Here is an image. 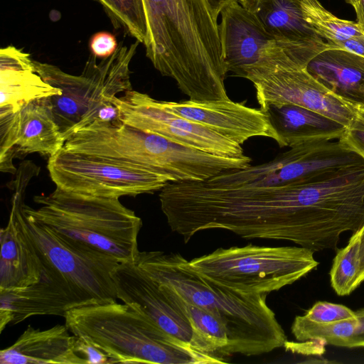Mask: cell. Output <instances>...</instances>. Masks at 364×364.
Returning <instances> with one entry per match:
<instances>
[{
	"mask_svg": "<svg viewBox=\"0 0 364 364\" xmlns=\"http://www.w3.org/2000/svg\"><path fill=\"white\" fill-rule=\"evenodd\" d=\"M112 276L117 299L136 307L173 338L200 351L187 318L171 304L157 283L135 262L120 263Z\"/></svg>",
	"mask_w": 364,
	"mask_h": 364,
	"instance_id": "cell-16",
	"label": "cell"
},
{
	"mask_svg": "<svg viewBox=\"0 0 364 364\" xmlns=\"http://www.w3.org/2000/svg\"><path fill=\"white\" fill-rule=\"evenodd\" d=\"M273 160L237 172L242 188H263L328 176L364 166V159L341 139L289 147Z\"/></svg>",
	"mask_w": 364,
	"mask_h": 364,
	"instance_id": "cell-10",
	"label": "cell"
},
{
	"mask_svg": "<svg viewBox=\"0 0 364 364\" xmlns=\"http://www.w3.org/2000/svg\"><path fill=\"white\" fill-rule=\"evenodd\" d=\"M346 1L353 7L357 22L364 30V0H346Z\"/></svg>",
	"mask_w": 364,
	"mask_h": 364,
	"instance_id": "cell-31",
	"label": "cell"
},
{
	"mask_svg": "<svg viewBox=\"0 0 364 364\" xmlns=\"http://www.w3.org/2000/svg\"><path fill=\"white\" fill-rule=\"evenodd\" d=\"M146 55L192 100L229 99L219 23L206 0H143Z\"/></svg>",
	"mask_w": 364,
	"mask_h": 364,
	"instance_id": "cell-1",
	"label": "cell"
},
{
	"mask_svg": "<svg viewBox=\"0 0 364 364\" xmlns=\"http://www.w3.org/2000/svg\"><path fill=\"white\" fill-rule=\"evenodd\" d=\"M112 102L119 110V120L176 144L226 157L243 158L242 146L193 121L164 108L159 100L147 94L129 90Z\"/></svg>",
	"mask_w": 364,
	"mask_h": 364,
	"instance_id": "cell-11",
	"label": "cell"
},
{
	"mask_svg": "<svg viewBox=\"0 0 364 364\" xmlns=\"http://www.w3.org/2000/svg\"><path fill=\"white\" fill-rule=\"evenodd\" d=\"M355 317L330 323L311 321L296 316L291 331L298 341L321 339L325 344L344 348H364V307Z\"/></svg>",
	"mask_w": 364,
	"mask_h": 364,
	"instance_id": "cell-22",
	"label": "cell"
},
{
	"mask_svg": "<svg viewBox=\"0 0 364 364\" xmlns=\"http://www.w3.org/2000/svg\"><path fill=\"white\" fill-rule=\"evenodd\" d=\"M51 180L62 190L100 197H135L161 191L168 182L152 172L63 147L48 158Z\"/></svg>",
	"mask_w": 364,
	"mask_h": 364,
	"instance_id": "cell-8",
	"label": "cell"
},
{
	"mask_svg": "<svg viewBox=\"0 0 364 364\" xmlns=\"http://www.w3.org/2000/svg\"><path fill=\"white\" fill-rule=\"evenodd\" d=\"M159 103L168 111L198 123L240 145L252 137L262 136L270 138L279 147H284L268 114L260 108L250 107L230 99L159 100Z\"/></svg>",
	"mask_w": 364,
	"mask_h": 364,
	"instance_id": "cell-14",
	"label": "cell"
},
{
	"mask_svg": "<svg viewBox=\"0 0 364 364\" xmlns=\"http://www.w3.org/2000/svg\"><path fill=\"white\" fill-rule=\"evenodd\" d=\"M208 3L211 10L214 15L218 18L220 14L221 11L228 6L229 4L234 2H240V0H206Z\"/></svg>",
	"mask_w": 364,
	"mask_h": 364,
	"instance_id": "cell-32",
	"label": "cell"
},
{
	"mask_svg": "<svg viewBox=\"0 0 364 364\" xmlns=\"http://www.w3.org/2000/svg\"><path fill=\"white\" fill-rule=\"evenodd\" d=\"M306 22L328 44L364 36L358 22L340 18L327 10L318 0H301Z\"/></svg>",
	"mask_w": 364,
	"mask_h": 364,
	"instance_id": "cell-23",
	"label": "cell"
},
{
	"mask_svg": "<svg viewBox=\"0 0 364 364\" xmlns=\"http://www.w3.org/2000/svg\"><path fill=\"white\" fill-rule=\"evenodd\" d=\"M64 318L71 333L103 351L111 363H225L173 338L131 304H89L68 311Z\"/></svg>",
	"mask_w": 364,
	"mask_h": 364,
	"instance_id": "cell-3",
	"label": "cell"
},
{
	"mask_svg": "<svg viewBox=\"0 0 364 364\" xmlns=\"http://www.w3.org/2000/svg\"><path fill=\"white\" fill-rule=\"evenodd\" d=\"M314 252L296 246L218 248L188 261L205 278L244 294H269L299 280L318 262Z\"/></svg>",
	"mask_w": 364,
	"mask_h": 364,
	"instance_id": "cell-6",
	"label": "cell"
},
{
	"mask_svg": "<svg viewBox=\"0 0 364 364\" xmlns=\"http://www.w3.org/2000/svg\"><path fill=\"white\" fill-rule=\"evenodd\" d=\"M303 316L315 323H330L355 317L356 314L342 304L318 301Z\"/></svg>",
	"mask_w": 364,
	"mask_h": 364,
	"instance_id": "cell-26",
	"label": "cell"
},
{
	"mask_svg": "<svg viewBox=\"0 0 364 364\" xmlns=\"http://www.w3.org/2000/svg\"><path fill=\"white\" fill-rule=\"evenodd\" d=\"M101 5L115 29L144 43L147 33L143 0H93Z\"/></svg>",
	"mask_w": 364,
	"mask_h": 364,
	"instance_id": "cell-25",
	"label": "cell"
},
{
	"mask_svg": "<svg viewBox=\"0 0 364 364\" xmlns=\"http://www.w3.org/2000/svg\"><path fill=\"white\" fill-rule=\"evenodd\" d=\"M306 69L342 101L364 107V57L342 49H328L312 59Z\"/></svg>",
	"mask_w": 364,
	"mask_h": 364,
	"instance_id": "cell-20",
	"label": "cell"
},
{
	"mask_svg": "<svg viewBox=\"0 0 364 364\" xmlns=\"http://www.w3.org/2000/svg\"><path fill=\"white\" fill-rule=\"evenodd\" d=\"M220 15V38L228 72L244 78L249 68L282 53L293 58L264 28L256 14L239 2L227 6Z\"/></svg>",
	"mask_w": 364,
	"mask_h": 364,
	"instance_id": "cell-15",
	"label": "cell"
},
{
	"mask_svg": "<svg viewBox=\"0 0 364 364\" xmlns=\"http://www.w3.org/2000/svg\"><path fill=\"white\" fill-rule=\"evenodd\" d=\"M331 49H342L364 57V36L328 44Z\"/></svg>",
	"mask_w": 364,
	"mask_h": 364,
	"instance_id": "cell-30",
	"label": "cell"
},
{
	"mask_svg": "<svg viewBox=\"0 0 364 364\" xmlns=\"http://www.w3.org/2000/svg\"><path fill=\"white\" fill-rule=\"evenodd\" d=\"M284 147L341 139L346 127L318 112L287 104L269 106L265 111Z\"/></svg>",
	"mask_w": 364,
	"mask_h": 364,
	"instance_id": "cell-21",
	"label": "cell"
},
{
	"mask_svg": "<svg viewBox=\"0 0 364 364\" xmlns=\"http://www.w3.org/2000/svg\"><path fill=\"white\" fill-rule=\"evenodd\" d=\"M118 46L115 36L107 31L95 33L91 36L89 41L91 54L102 59L111 56Z\"/></svg>",
	"mask_w": 364,
	"mask_h": 364,
	"instance_id": "cell-28",
	"label": "cell"
},
{
	"mask_svg": "<svg viewBox=\"0 0 364 364\" xmlns=\"http://www.w3.org/2000/svg\"><path fill=\"white\" fill-rule=\"evenodd\" d=\"M33 208L23 204L24 213L55 232L105 252L120 263L135 262L142 220L117 198L66 191L57 188L38 195Z\"/></svg>",
	"mask_w": 364,
	"mask_h": 364,
	"instance_id": "cell-4",
	"label": "cell"
},
{
	"mask_svg": "<svg viewBox=\"0 0 364 364\" xmlns=\"http://www.w3.org/2000/svg\"><path fill=\"white\" fill-rule=\"evenodd\" d=\"M24 215L26 229L42 262L55 268L90 304L116 301L112 275L120 264L117 259L96 247L60 235Z\"/></svg>",
	"mask_w": 364,
	"mask_h": 364,
	"instance_id": "cell-7",
	"label": "cell"
},
{
	"mask_svg": "<svg viewBox=\"0 0 364 364\" xmlns=\"http://www.w3.org/2000/svg\"><path fill=\"white\" fill-rule=\"evenodd\" d=\"M360 232L357 231L348 245L338 250L330 270L331 285L338 296L350 294L358 286L360 267Z\"/></svg>",
	"mask_w": 364,
	"mask_h": 364,
	"instance_id": "cell-24",
	"label": "cell"
},
{
	"mask_svg": "<svg viewBox=\"0 0 364 364\" xmlns=\"http://www.w3.org/2000/svg\"><path fill=\"white\" fill-rule=\"evenodd\" d=\"M244 78L255 88L259 108L291 104L318 112L341 123L350 124L355 107L335 96L287 54L264 60L250 68Z\"/></svg>",
	"mask_w": 364,
	"mask_h": 364,
	"instance_id": "cell-9",
	"label": "cell"
},
{
	"mask_svg": "<svg viewBox=\"0 0 364 364\" xmlns=\"http://www.w3.org/2000/svg\"><path fill=\"white\" fill-rule=\"evenodd\" d=\"M135 262L156 282L221 319L228 330L232 355L267 353L287 341L267 304V294H244L220 285L194 271L179 253L139 251Z\"/></svg>",
	"mask_w": 364,
	"mask_h": 364,
	"instance_id": "cell-2",
	"label": "cell"
},
{
	"mask_svg": "<svg viewBox=\"0 0 364 364\" xmlns=\"http://www.w3.org/2000/svg\"><path fill=\"white\" fill-rule=\"evenodd\" d=\"M259 0H240V4L248 10L255 12Z\"/></svg>",
	"mask_w": 364,
	"mask_h": 364,
	"instance_id": "cell-34",
	"label": "cell"
},
{
	"mask_svg": "<svg viewBox=\"0 0 364 364\" xmlns=\"http://www.w3.org/2000/svg\"><path fill=\"white\" fill-rule=\"evenodd\" d=\"M77 340L65 324L44 330L29 325L14 344L0 351V363L86 364Z\"/></svg>",
	"mask_w": 364,
	"mask_h": 364,
	"instance_id": "cell-18",
	"label": "cell"
},
{
	"mask_svg": "<svg viewBox=\"0 0 364 364\" xmlns=\"http://www.w3.org/2000/svg\"><path fill=\"white\" fill-rule=\"evenodd\" d=\"M139 43L137 41L129 45L121 43L111 56L99 62L91 54L78 75L34 60L42 78L61 91L48 100L65 140L98 119L100 112L112 105L118 94L132 90L129 65Z\"/></svg>",
	"mask_w": 364,
	"mask_h": 364,
	"instance_id": "cell-5",
	"label": "cell"
},
{
	"mask_svg": "<svg viewBox=\"0 0 364 364\" xmlns=\"http://www.w3.org/2000/svg\"><path fill=\"white\" fill-rule=\"evenodd\" d=\"M77 350L85 359L86 364L111 363L109 358L103 351L84 339L77 336Z\"/></svg>",
	"mask_w": 364,
	"mask_h": 364,
	"instance_id": "cell-29",
	"label": "cell"
},
{
	"mask_svg": "<svg viewBox=\"0 0 364 364\" xmlns=\"http://www.w3.org/2000/svg\"><path fill=\"white\" fill-rule=\"evenodd\" d=\"M301 0H259L255 12L264 28L282 43L301 65L331 49L306 22Z\"/></svg>",
	"mask_w": 364,
	"mask_h": 364,
	"instance_id": "cell-17",
	"label": "cell"
},
{
	"mask_svg": "<svg viewBox=\"0 0 364 364\" xmlns=\"http://www.w3.org/2000/svg\"><path fill=\"white\" fill-rule=\"evenodd\" d=\"M65 139L48 97L24 104L14 112L0 114V169L16 173L14 159L37 153L49 157Z\"/></svg>",
	"mask_w": 364,
	"mask_h": 364,
	"instance_id": "cell-13",
	"label": "cell"
},
{
	"mask_svg": "<svg viewBox=\"0 0 364 364\" xmlns=\"http://www.w3.org/2000/svg\"><path fill=\"white\" fill-rule=\"evenodd\" d=\"M39 171L32 161H24L18 167L15 180L8 184L13 193L8 223L0 231V292L29 287L46 274L38 248L26 229L23 210L26 189Z\"/></svg>",
	"mask_w": 364,
	"mask_h": 364,
	"instance_id": "cell-12",
	"label": "cell"
},
{
	"mask_svg": "<svg viewBox=\"0 0 364 364\" xmlns=\"http://www.w3.org/2000/svg\"><path fill=\"white\" fill-rule=\"evenodd\" d=\"M339 139L364 159V107L355 108L353 117Z\"/></svg>",
	"mask_w": 364,
	"mask_h": 364,
	"instance_id": "cell-27",
	"label": "cell"
},
{
	"mask_svg": "<svg viewBox=\"0 0 364 364\" xmlns=\"http://www.w3.org/2000/svg\"><path fill=\"white\" fill-rule=\"evenodd\" d=\"M0 114L14 112L24 104L60 95L36 71L30 55L14 46L0 50Z\"/></svg>",
	"mask_w": 364,
	"mask_h": 364,
	"instance_id": "cell-19",
	"label": "cell"
},
{
	"mask_svg": "<svg viewBox=\"0 0 364 364\" xmlns=\"http://www.w3.org/2000/svg\"><path fill=\"white\" fill-rule=\"evenodd\" d=\"M360 232V239H361V244H360V273L358 277V284H360L364 282V225L363 227L359 230Z\"/></svg>",
	"mask_w": 364,
	"mask_h": 364,
	"instance_id": "cell-33",
	"label": "cell"
}]
</instances>
